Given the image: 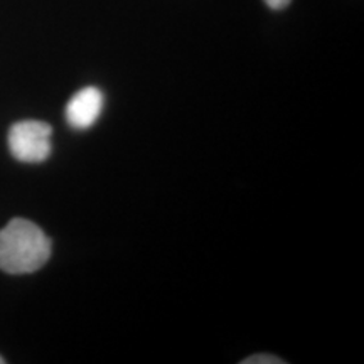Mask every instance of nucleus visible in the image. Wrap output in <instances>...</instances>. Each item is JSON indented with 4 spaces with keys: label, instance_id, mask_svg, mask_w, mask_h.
Listing matches in <instances>:
<instances>
[{
    "label": "nucleus",
    "instance_id": "nucleus-1",
    "mask_svg": "<svg viewBox=\"0 0 364 364\" xmlns=\"http://www.w3.org/2000/svg\"><path fill=\"white\" fill-rule=\"evenodd\" d=\"M51 257V240L33 221L16 218L0 230V270L11 275L38 272Z\"/></svg>",
    "mask_w": 364,
    "mask_h": 364
},
{
    "label": "nucleus",
    "instance_id": "nucleus-2",
    "mask_svg": "<svg viewBox=\"0 0 364 364\" xmlns=\"http://www.w3.org/2000/svg\"><path fill=\"white\" fill-rule=\"evenodd\" d=\"M51 125L46 122H17L9 130V150L21 162H44L51 156Z\"/></svg>",
    "mask_w": 364,
    "mask_h": 364
},
{
    "label": "nucleus",
    "instance_id": "nucleus-3",
    "mask_svg": "<svg viewBox=\"0 0 364 364\" xmlns=\"http://www.w3.org/2000/svg\"><path fill=\"white\" fill-rule=\"evenodd\" d=\"M103 102V93L95 86H86L80 90L66 105L68 124L76 130L91 129L102 115Z\"/></svg>",
    "mask_w": 364,
    "mask_h": 364
},
{
    "label": "nucleus",
    "instance_id": "nucleus-4",
    "mask_svg": "<svg viewBox=\"0 0 364 364\" xmlns=\"http://www.w3.org/2000/svg\"><path fill=\"white\" fill-rule=\"evenodd\" d=\"M285 361H282L277 356H272V354H255V356H250L247 359H243L241 364H282Z\"/></svg>",
    "mask_w": 364,
    "mask_h": 364
},
{
    "label": "nucleus",
    "instance_id": "nucleus-5",
    "mask_svg": "<svg viewBox=\"0 0 364 364\" xmlns=\"http://www.w3.org/2000/svg\"><path fill=\"white\" fill-rule=\"evenodd\" d=\"M290 2H292V0H265L267 6L270 9H275V11H279V9H285Z\"/></svg>",
    "mask_w": 364,
    "mask_h": 364
},
{
    "label": "nucleus",
    "instance_id": "nucleus-6",
    "mask_svg": "<svg viewBox=\"0 0 364 364\" xmlns=\"http://www.w3.org/2000/svg\"><path fill=\"white\" fill-rule=\"evenodd\" d=\"M4 363H6V359H4L2 356H0V364H4Z\"/></svg>",
    "mask_w": 364,
    "mask_h": 364
}]
</instances>
